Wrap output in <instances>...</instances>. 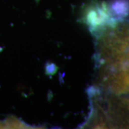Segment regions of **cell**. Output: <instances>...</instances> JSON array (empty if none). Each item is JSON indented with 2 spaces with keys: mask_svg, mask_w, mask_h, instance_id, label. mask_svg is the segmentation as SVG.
I'll list each match as a JSON object with an SVG mask.
<instances>
[{
  "mask_svg": "<svg viewBox=\"0 0 129 129\" xmlns=\"http://www.w3.org/2000/svg\"><path fill=\"white\" fill-rule=\"evenodd\" d=\"M55 65L54 64H52L50 67H49V66H47V73L49 74L50 73L51 74H54L55 73V71H54V67H55Z\"/></svg>",
  "mask_w": 129,
  "mask_h": 129,
  "instance_id": "obj_4",
  "label": "cell"
},
{
  "mask_svg": "<svg viewBox=\"0 0 129 129\" xmlns=\"http://www.w3.org/2000/svg\"><path fill=\"white\" fill-rule=\"evenodd\" d=\"M93 37V87L109 95L129 94V21H117Z\"/></svg>",
  "mask_w": 129,
  "mask_h": 129,
  "instance_id": "obj_1",
  "label": "cell"
},
{
  "mask_svg": "<svg viewBox=\"0 0 129 129\" xmlns=\"http://www.w3.org/2000/svg\"><path fill=\"white\" fill-rule=\"evenodd\" d=\"M79 21L88 27L93 36L117 22L112 18L108 3L100 0H90L84 5Z\"/></svg>",
  "mask_w": 129,
  "mask_h": 129,
  "instance_id": "obj_2",
  "label": "cell"
},
{
  "mask_svg": "<svg viewBox=\"0 0 129 129\" xmlns=\"http://www.w3.org/2000/svg\"><path fill=\"white\" fill-rule=\"evenodd\" d=\"M111 17L115 21H122L129 17V0H112L108 3Z\"/></svg>",
  "mask_w": 129,
  "mask_h": 129,
  "instance_id": "obj_3",
  "label": "cell"
}]
</instances>
